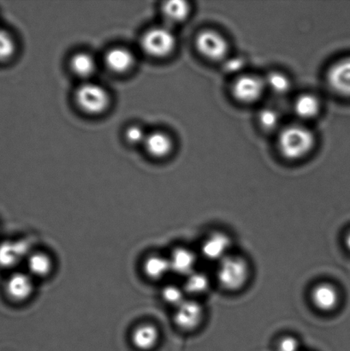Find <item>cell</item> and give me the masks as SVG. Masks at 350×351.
<instances>
[{
    "instance_id": "d6986e66",
    "label": "cell",
    "mask_w": 350,
    "mask_h": 351,
    "mask_svg": "<svg viewBox=\"0 0 350 351\" xmlns=\"http://www.w3.org/2000/svg\"><path fill=\"white\" fill-rule=\"evenodd\" d=\"M294 111L301 119H313L321 112V102L313 95H301L294 103Z\"/></svg>"
},
{
    "instance_id": "5bb4252c",
    "label": "cell",
    "mask_w": 350,
    "mask_h": 351,
    "mask_svg": "<svg viewBox=\"0 0 350 351\" xmlns=\"http://www.w3.org/2000/svg\"><path fill=\"white\" fill-rule=\"evenodd\" d=\"M171 271L178 276L187 277L194 273L197 265V256L185 247H177L169 258Z\"/></svg>"
},
{
    "instance_id": "9c48e42d",
    "label": "cell",
    "mask_w": 350,
    "mask_h": 351,
    "mask_svg": "<svg viewBox=\"0 0 350 351\" xmlns=\"http://www.w3.org/2000/svg\"><path fill=\"white\" fill-rule=\"evenodd\" d=\"M31 253L29 243L25 240L5 241L0 243V267H15L26 261Z\"/></svg>"
},
{
    "instance_id": "603a6c76",
    "label": "cell",
    "mask_w": 350,
    "mask_h": 351,
    "mask_svg": "<svg viewBox=\"0 0 350 351\" xmlns=\"http://www.w3.org/2000/svg\"><path fill=\"white\" fill-rule=\"evenodd\" d=\"M266 88L274 94L283 95L290 90V81L286 75L280 72H272L265 79Z\"/></svg>"
},
{
    "instance_id": "ac0fdd59",
    "label": "cell",
    "mask_w": 350,
    "mask_h": 351,
    "mask_svg": "<svg viewBox=\"0 0 350 351\" xmlns=\"http://www.w3.org/2000/svg\"><path fill=\"white\" fill-rule=\"evenodd\" d=\"M147 153L156 158L166 157L173 149V142L167 134L155 132L147 134L144 142Z\"/></svg>"
},
{
    "instance_id": "2e32d148",
    "label": "cell",
    "mask_w": 350,
    "mask_h": 351,
    "mask_svg": "<svg viewBox=\"0 0 350 351\" xmlns=\"http://www.w3.org/2000/svg\"><path fill=\"white\" fill-rule=\"evenodd\" d=\"M27 271L34 278L49 277L54 269V263L50 254L32 252L26 260Z\"/></svg>"
},
{
    "instance_id": "484cf974",
    "label": "cell",
    "mask_w": 350,
    "mask_h": 351,
    "mask_svg": "<svg viewBox=\"0 0 350 351\" xmlns=\"http://www.w3.org/2000/svg\"><path fill=\"white\" fill-rule=\"evenodd\" d=\"M259 121L264 129L272 130L279 125L280 116L276 110L273 108L263 109L260 112Z\"/></svg>"
},
{
    "instance_id": "4fadbf2b",
    "label": "cell",
    "mask_w": 350,
    "mask_h": 351,
    "mask_svg": "<svg viewBox=\"0 0 350 351\" xmlns=\"http://www.w3.org/2000/svg\"><path fill=\"white\" fill-rule=\"evenodd\" d=\"M312 301L318 311L331 312L338 307L339 294L334 285L327 283L318 285L311 295Z\"/></svg>"
},
{
    "instance_id": "e0dca14e",
    "label": "cell",
    "mask_w": 350,
    "mask_h": 351,
    "mask_svg": "<svg viewBox=\"0 0 350 351\" xmlns=\"http://www.w3.org/2000/svg\"><path fill=\"white\" fill-rule=\"evenodd\" d=\"M142 269L144 274L149 280L152 281L163 280L171 271L169 258L160 256V254L147 256L144 261Z\"/></svg>"
},
{
    "instance_id": "7a4b0ae2",
    "label": "cell",
    "mask_w": 350,
    "mask_h": 351,
    "mask_svg": "<svg viewBox=\"0 0 350 351\" xmlns=\"http://www.w3.org/2000/svg\"><path fill=\"white\" fill-rule=\"evenodd\" d=\"M249 275V268L245 259L238 256H226L221 261L217 278L223 288L235 291L245 287Z\"/></svg>"
},
{
    "instance_id": "f546056e",
    "label": "cell",
    "mask_w": 350,
    "mask_h": 351,
    "mask_svg": "<svg viewBox=\"0 0 350 351\" xmlns=\"http://www.w3.org/2000/svg\"><path fill=\"white\" fill-rule=\"evenodd\" d=\"M345 245L347 247V249L350 251V232L347 234V236L345 237Z\"/></svg>"
},
{
    "instance_id": "8fae6325",
    "label": "cell",
    "mask_w": 350,
    "mask_h": 351,
    "mask_svg": "<svg viewBox=\"0 0 350 351\" xmlns=\"http://www.w3.org/2000/svg\"><path fill=\"white\" fill-rule=\"evenodd\" d=\"M160 339L159 329L151 323L137 326L130 336L132 346L139 351H152L156 348Z\"/></svg>"
},
{
    "instance_id": "3957f363",
    "label": "cell",
    "mask_w": 350,
    "mask_h": 351,
    "mask_svg": "<svg viewBox=\"0 0 350 351\" xmlns=\"http://www.w3.org/2000/svg\"><path fill=\"white\" fill-rule=\"evenodd\" d=\"M175 34L166 27H156L147 31L140 40L142 49L154 58H164L173 53L176 47Z\"/></svg>"
},
{
    "instance_id": "7c38bea8",
    "label": "cell",
    "mask_w": 350,
    "mask_h": 351,
    "mask_svg": "<svg viewBox=\"0 0 350 351\" xmlns=\"http://www.w3.org/2000/svg\"><path fill=\"white\" fill-rule=\"evenodd\" d=\"M229 246H231V239L226 234L222 232L212 234L202 244V256L208 261H221L226 257Z\"/></svg>"
},
{
    "instance_id": "277c9868",
    "label": "cell",
    "mask_w": 350,
    "mask_h": 351,
    "mask_svg": "<svg viewBox=\"0 0 350 351\" xmlns=\"http://www.w3.org/2000/svg\"><path fill=\"white\" fill-rule=\"evenodd\" d=\"M75 101L79 108L90 114H99L104 112L109 105L108 91L101 86L86 82L75 91Z\"/></svg>"
},
{
    "instance_id": "6da1fadb",
    "label": "cell",
    "mask_w": 350,
    "mask_h": 351,
    "mask_svg": "<svg viewBox=\"0 0 350 351\" xmlns=\"http://www.w3.org/2000/svg\"><path fill=\"white\" fill-rule=\"evenodd\" d=\"M315 138L313 132L306 127L290 125L282 130L277 140L281 154L286 159H303L313 149Z\"/></svg>"
},
{
    "instance_id": "cb8c5ba5",
    "label": "cell",
    "mask_w": 350,
    "mask_h": 351,
    "mask_svg": "<svg viewBox=\"0 0 350 351\" xmlns=\"http://www.w3.org/2000/svg\"><path fill=\"white\" fill-rule=\"evenodd\" d=\"M161 298L166 304L176 308L186 300V293L183 287H177L176 285H167L161 290Z\"/></svg>"
},
{
    "instance_id": "7402d4cb",
    "label": "cell",
    "mask_w": 350,
    "mask_h": 351,
    "mask_svg": "<svg viewBox=\"0 0 350 351\" xmlns=\"http://www.w3.org/2000/svg\"><path fill=\"white\" fill-rule=\"evenodd\" d=\"M210 287V280L207 274L195 271L186 277L184 290L185 293L198 295L205 293Z\"/></svg>"
},
{
    "instance_id": "30bf717a",
    "label": "cell",
    "mask_w": 350,
    "mask_h": 351,
    "mask_svg": "<svg viewBox=\"0 0 350 351\" xmlns=\"http://www.w3.org/2000/svg\"><path fill=\"white\" fill-rule=\"evenodd\" d=\"M327 82L338 95L350 97V58L332 65L327 73Z\"/></svg>"
},
{
    "instance_id": "4316f807",
    "label": "cell",
    "mask_w": 350,
    "mask_h": 351,
    "mask_svg": "<svg viewBox=\"0 0 350 351\" xmlns=\"http://www.w3.org/2000/svg\"><path fill=\"white\" fill-rule=\"evenodd\" d=\"M147 136V134L144 132L142 127L138 125L129 127L125 132L127 141L132 144H143L145 142Z\"/></svg>"
},
{
    "instance_id": "9a60e30c",
    "label": "cell",
    "mask_w": 350,
    "mask_h": 351,
    "mask_svg": "<svg viewBox=\"0 0 350 351\" xmlns=\"http://www.w3.org/2000/svg\"><path fill=\"white\" fill-rule=\"evenodd\" d=\"M105 63L110 71L115 73H125L135 63L134 55L125 47H114L109 50L105 56Z\"/></svg>"
},
{
    "instance_id": "ba28073f",
    "label": "cell",
    "mask_w": 350,
    "mask_h": 351,
    "mask_svg": "<svg viewBox=\"0 0 350 351\" xmlns=\"http://www.w3.org/2000/svg\"><path fill=\"white\" fill-rule=\"evenodd\" d=\"M203 319V308L195 300L186 299L183 304L175 309L173 321L175 325L185 332L197 328Z\"/></svg>"
},
{
    "instance_id": "44dd1931",
    "label": "cell",
    "mask_w": 350,
    "mask_h": 351,
    "mask_svg": "<svg viewBox=\"0 0 350 351\" xmlns=\"http://www.w3.org/2000/svg\"><path fill=\"white\" fill-rule=\"evenodd\" d=\"M72 71L79 77L88 78L91 77L96 69V62L94 57L88 53L75 54L71 60Z\"/></svg>"
},
{
    "instance_id": "83f0119b",
    "label": "cell",
    "mask_w": 350,
    "mask_h": 351,
    "mask_svg": "<svg viewBox=\"0 0 350 351\" xmlns=\"http://www.w3.org/2000/svg\"><path fill=\"white\" fill-rule=\"evenodd\" d=\"M277 351H299V342L294 337H284L277 345Z\"/></svg>"
},
{
    "instance_id": "ffe728a7",
    "label": "cell",
    "mask_w": 350,
    "mask_h": 351,
    "mask_svg": "<svg viewBox=\"0 0 350 351\" xmlns=\"http://www.w3.org/2000/svg\"><path fill=\"white\" fill-rule=\"evenodd\" d=\"M190 12V5L182 0H171L164 3L162 13L164 19L171 23L183 22Z\"/></svg>"
},
{
    "instance_id": "f1b7e54d",
    "label": "cell",
    "mask_w": 350,
    "mask_h": 351,
    "mask_svg": "<svg viewBox=\"0 0 350 351\" xmlns=\"http://www.w3.org/2000/svg\"><path fill=\"white\" fill-rule=\"evenodd\" d=\"M245 62L242 58H233L225 63V70L228 73H236V72L241 71L242 68L245 67Z\"/></svg>"
},
{
    "instance_id": "8992f818",
    "label": "cell",
    "mask_w": 350,
    "mask_h": 351,
    "mask_svg": "<svg viewBox=\"0 0 350 351\" xmlns=\"http://www.w3.org/2000/svg\"><path fill=\"white\" fill-rule=\"evenodd\" d=\"M265 88L263 79L255 75H243L235 81L232 93L238 101L250 104L262 97Z\"/></svg>"
},
{
    "instance_id": "d4e9b609",
    "label": "cell",
    "mask_w": 350,
    "mask_h": 351,
    "mask_svg": "<svg viewBox=\"0 0 350 351\" xmlns=\"http://www.w3.org/2000/svg\"><path fill=\"white\" fill-rule=\"evenodd\" d=\"M16 43L8 31L0 29V62L9 60L15 53Z\"/></svg>"
},
{
    "instance_id": "52a82bcc",
    "label": "cell",
    "mask_w": 350,
    "mask_h": 351,
    "mask_svg": "<svg viewBox=\"0 0 350 351\" xmlns=\"http://www.w3.org/2000/svg\"><path fill=\"white\" fill-rule=\"evenodd\" d=\"M34 278L27 273L16 271L7 278L5 291L7 298L14 302L29 300L34 292Z\"/></svg>"
},
{
    "instance_id": "5b68a950",
    "label": "cell",
    "mask_w": 350,
    "mask_h": 351,
    "mask_svg": "<svg viewBox=\"0 0 350 351\" xmlns=\"http://www.w3.org/2000/svg\"><path fill=\"white\" fill-rule=\"evenodd\" d=\"M199 53L212 61L223 60L229 51L227 40L221 34L214 30H204L198 34L195 40Z\"/></svg>"
}]
</instances>
